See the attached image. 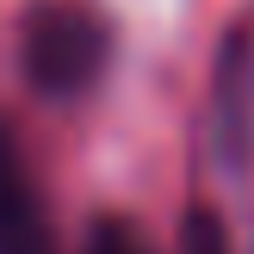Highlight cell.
<instances>
[{
  "label": "cell",
  "instance_id": "obj_1",
  "mask_svg": "<svg viewBox=\"0 0 254 254\" xmlns=\"http://www.w3.org/2000/svg\"><path fill=\"white\" fill-rule=\"evenodd\" d=\"M25 74H31L37 93L50 99H68V93H87V87L106 74V56H112V31L93 6L81 0H44V6L25 19Z\"/></svg>",
  "mask_w": 254,
  "mask_h": 254
},
{
  "label": "cell",
  "instance_id": "obj_2",
  "mask_svg": "<svg viewBox=\"0 0 254 254\" xmlns=\"http://www.w3.org/2000/svg\"><path fill=\"white\" fill-rule=\"evenodd\" d=\"M0 254H56L44 198H37V186L25 174L19 143L6 136V124H0Z\"/></svg>",
  "mask_w": 254,
  "mask_h": 254
},
{
  "label": "cell",
  "instance_id": "obj_3",
  "mask_svg": "<svg viewBox=\"0 0 254 254\" xmlns=\"http://www.w3.org/2000/svg\"><path fill=\"white\" fill-rule=\"evenodd\" d=\"M180 254H230V236H223V223L211 217V211H192L180 230Z\"/></svg>",
  "mask_w": 254,
  "mask_h": 254
},
{
  "label": "cell",
  "instance_id": "obj_4",
  "mask_svg": "<svg viewBox=\"0 0 254 254\" xmlns=\"http://www.w3.org/2000/svg\"><path fill=\"white\" fill-rule=\"evenodd\" d=\"M87 254H149V248L136 242V230H130V223H99V230H93V242H87Z\"/></svg>",
  "mask_w": 254,
  "mask_h": 254
}]
</instances>
